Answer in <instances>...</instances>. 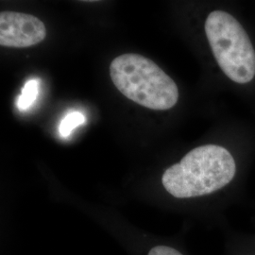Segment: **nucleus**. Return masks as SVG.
<instances>
[{
  "label": "nucleus",
  "instance_id": "obj_2",
  "mask_svg": "<svg viewBox=\"0 0 255 255\" xmlns=\"http://www.w3.org/2000/svg\"><path fill=\"white\" fill-rule=\"evenodd\" d=\"M110 75L122 95L148 109H171L179 100L177 84L145 56L120 55L110 64Z\"/></svg>",
  "mask_w": 255,
  "mask_h": 255
},
{
  "label": "nucleus",
  "instance_id": "obj_5",
  "mask_svg": "<svg viewBox=\"0 0 255 255\" xmlns=\"http://www.w3.org/2000/svg\"><path fill=\"white\" fill-rule=\"evenodd\" d=\"M39 94V82L37 80H30L26 82L23 87L21 95L17 100V107L20 111L29 109L36 101Z\"/></svg>",
  "mask_w": 255,
  "mask_h": 255
},
{
  "label": "nucleus",
  "instance_id": "obj_4",
  "mask_svg": "<svg viewBox=\"0 0 255 255\" xmlns=\"http://www.w3.org/2000/svg\"><path fill=\"white\" fill-rule=\"evenodd\" d=\"M46 36V26L36 16L17 11H1V46L12 48L30 47L43 42Z\"/></svg>",
  "mask_w": 255,
  "mask_h": 255
},
{
  "label": "nucleus",
  "instance_id": "obj_3",
  "mask_svg": "<svg viewBox=\"0 0 255 255\" xmlns=\"http://www.w3.org/2000/svg\"><path fill=\"white\" fill-rule=\"evenodd\" d=\"M205 33L219 67L233 82L245 84L255 76V50L245 28L232 14L214 10Z\"/></svg>",
  "mask_w": 255,
  "mask_h": 255
},
{
  "label": "nucleus",
  "instance_id": "obj_6",
  "mask_svg": "<svg viewBox=\"0 0 255 255\" xmlns=\"http://www.w3.org/2000/svg\"><path fill=\"white\" fill-rule=\"evenodd\" d=\"M85 123V118L81 112H72L64 118L59 127V132L62 137H67L72 130Z\"/></svg>",
  "mask_w": 255,
  "mask_h": 255
},
{
  "label": "nucleus",
  "instance_id": "obj_7",
  "mask_svg": "<svg viewBox=\"0 0 255 255\" xmlns=\"http://www.w3.org/2000/svg\"><path fill=\"white\" fill-rule=\"evenodd\" d=\"M147 255H183L171 247L156 246L153 247Z\"/></svg>",
  "mask_w": 255,
  "mask_h": 255
},
{
  "label": "nucleus",
  "instance_id": "obj_1",
  "mask_svg": "<svg viewBox=\"0 0 255 255\" xmlns=\"http://www.w3.org/2000/svg\"><path fill=\"white\" fill-rule=\"evenodd\" d=\"M237 164L225 147L217 145L198 146L180 163L164 171V189L174 198L190 199L209 195L233 181Z\"/></svg>",
  "mask_w": 255,
  "mask_h": 255
}]
</instances>
